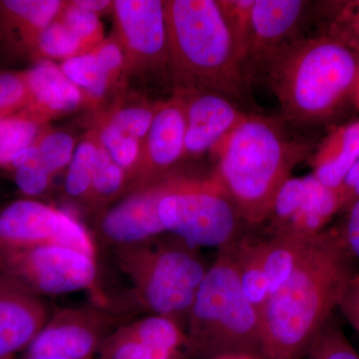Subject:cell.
<instances>
[{
  "label": "cell",
  "mask_w": 359,
  "mask_h": 359,
  "mask_svg": "<svg viewBox=\"0 0 359 359\" xmlns=\"http://www.w3.org/2000/svg\"><path fill=\"white\" fill-rule=\"evenodd\" d=\"M353 257L339 228L309 241L294 273L262 311V358H304L355 276Z\"/></svg>",
  "instance_id": "1"
},
{
  "label": "cell",
  "mask_w": 359,
  "mask_h": 359,
  "mask_svg": "<svg viewBox=\"0 0 359 359\" xmlns=\"http://www.w3.org/2000/svg\"><path fill=\"white\" fill-rule=\"evenodd\" d=\"M313 150L309 142L290 136L280 119L249 113L211 151L212 172L245 226L255 228L266 223L280 187Z\"/></svg>",
  "instance_id": "2"
},
{
  "label": "cell",
  "mask_w": 359,
  "mask_h": 359,
  "mask_svg": "<svg viewBox=\"0 0 359 359\" xmlns=\"http://www.w3.org/2000/svg\"><path fill=\"white\" fill-rule=\"evenodd\" d=\"M170 69L176 91H209L249 102L244 54L218 0L164 1Z\"/></svg>",
  "instance_id": "3"
},
{
  "label": "cell",
  "mask_w": 359,
  "mask_h": 359,
  "mask_svg": "<svg viewBox=\"0 0 359 359\" xmlns=\"http://www.w3.org/2000/svg\"><path fill=\"white\" fill-rule=\"evenodd\" d=\"M359 53L325 34L304 39L271 63L263 77L285 121L311 126L332 117L353 99Z\"/></svg>",
  "instance_id": "4"
},
{
  "label": "cell",
  "mask_w": 359,
  "mask_h": 359,
  "mask_svg": "<svg viewBox=\"0 0 359 359\" xmlns=\"http://www.w3.org/2000/svg\"><path fill=\"white\" fill-rule=\"evenodd\" d=\"M233 243L218 250L189 311L184 349L194 358L233 353L262 358L261 313L241 287Z\"/></svg>",
  "instance_id": "5"
},
{
  "label": "cell",
  "mask_w": 359,
  "mask_h": 359,
  "mask_svg": "<svg viewBox=\"0 0 359 359\" xmlns=\"http://www.w3.org/2000/svg\"><path fill=\"white\" fill-rule=\"evenodd\" d=\"M115 255L142 306L186 325L209 269L199 249L172 236H161L141 244L116 248Z\"/></svg>",
  "instance_id": "6"
},
{
  "label": "cell",
  "mask_w": 359,
  "mask_h": 359,
  "mask_svg": "<svg viewBox=\"0 0 359 359\" xmlns=\"http://www.w3.org/2000/svg\"><path fill=\"white\" fill-rule=\"evenodd\" d=\"M158 215L167 235L197 249L235 242L248 228L218 177L171 174Z\"/></svg>",
  "instance_id": "7"
},
{
  "label": "cell",
  "mask_w": 359,
  "mask_h": 359,
  "mask_svg": "<svg viewBox=\"0 0 359 359\" xmlns=\"http://www.w3.org/2000/svg\"><path fill=\"white\" fill-rule=\"evenodd\" d=\"M0 276L35 297L95 287L96 257L60 245L0 252Z\"/></svg>",
  "instance_id": "8"
},
{
  "label": "cell",
  "mask_w": 359,
  "mask_h": 359,
  "mask_svg": "<svg viewBox=\"0 0 359 359\" xmlns=\"http://www.w3.org/2000/svg\"><path fill=\"white\" fill-rule=\"evenodd\" d=\"M60 245L96 257L93 238L68 212L33 200H18L0 210V252Z\"/></svg>",
  "instance_id": "9"
},
{
  "label": "cell",
  "mask_w": 359,
  "mask_h": 359,
  "mask_svg": "<svg viewBox=\"0 0 359 359\" xmlns=\"http://www.w3.org/2000/svg\"><path fill=\"white\" fill-rule=\"evenodd\" d=\"M311 4L304 0H255L245 58L250 82L263 76L278 56L304 39L301 30Z\"/></svg>",
  "instance_id": "10"
},
{
  "label": "cell",
  "mask_w": 359,
  "mask_h": 359,
  "mask_svg": "<svg viewBox=\"0 0 359 359\" xmlns=\"http://www.w3.org/2000/svg\"><path fill=\"white\" fill-rule=\"evenodd\" d=\"M113 323L112 316L97 304L61 309L48 318L26 353L93 359L114 332Z\"/></svg>",
  "instance_id": "11"
},
{
  "label": "cell",
  "mask_w": 359,
  "mask_h": 359,
  "mask_svg": "<svg viewBox=\"0 0 359 359\" xmlns=\"http://www.w3.org/2000/svg\"><path fill=\"white\" fill-rule=\"evenodd\" d=\"M113 9L126 66L171 72L164 1L116 0Z\"/></svg>",
  "instance_id": "12"
},
{
  "label": "cell",
  "mask_w": 359,
  "mask_h": 359,
  "mask_svg": "<svg viewBox=\"0 0 359 359\" xmlns=\"http://www.w3.org/2000/svg\"><path fill=\"white\" fill-rule=\"evenodd\" d=\"M186 110L180 94L157 103L155 117L142 144L140 159L133 170L136 189L157 183L169 176L185 152Z\"/></svg>",
  "instance_id": "13"
},
{
  "label": "cell",
  "mask_w": 359,
  "mask_h": 359,
  "mask_svg": "<svg viewBox=\"0 0 359 359\" xmlns=\"http://www.w3.org/2000/svg\"><path fill=\"white\" fill-rule=\"evenodd\" d=\"M171 174L157 183L136 189L119 204L105 212L99 231L112 247L141 244L165 235L158 207L166 192Z\"/></svg>",
  "instance_id": "14"
},
{
  "label": "cell",
  "mask_w": 359,
  "mask_h": 359,
  "mask_svg": "<svg viewBox=\"0 0 359 359\" xmlns=\"http://www.w3.org/2000/svg\"><path fill=\"white\" fill-rule=\"evenodd\" d=\"M186 110L184 156L211 153L212 149L238 126L250 112L221 94L209 91H176Z\"/></svg>",
  "instance_id": "15"
},
{
  "label": "cell",
  "mask_w": 359,
  "mask_h": 359,
  "mask_svg": "<svg viewBox=\"0 0 359 359\" xmlns=\"http://www.w3.org/2000/svg\"><path fill=\"white\" fill-rule=\"evenodd\" d=\"M48 318L39 297L0 276V358L27 348Z\"/></svg>",
  "instance_id": "16"
},
{
  "label": "cell",
  "mask_w": 359,
  "mask_h": 359,
  "mask_svg": "<svg viewBox=\"0 0 359 359\" xmlns=\"http://www.w3.org/2000/svg\"><path fill=\"white\" fill-rule=\"evenodd\" d=\"M23 73L32 96V103L25 110L40 123L48 116L75 109L83 100L81 90L49 61Z\"/></svg>",
  "instance_id": "17"
},
{
  "label": "cell",
  "mask_w": 359,
  "mask_h": 359,
  "mask_svg": "<svg viewBox=\"0 0 359 359\" xmlns=\"http://www.w3.org/2000/svg\"><path fill=\"white\" fill-rule=\"evenodd\" d=\"M314 177L339 191L347 173L359 159V120L330 131L309 158Z\"/></svg>",
  "instance_id": "18"
},
{
  "label": "cell",
  "mask_w": 359,
  "mask_h": 359,
  "mask_svg": "<svg viewBox=\"0 0 359 359\" xmlns=\"http://www.w3.org/2000/svg\"><path fill=\"white\" fill-rule=\"evenodd\" d=\"M65 6L57 0L0 1V30L16 33L21 46L35 51L40 33L57 20Z\"/></svg>",
  "instance_id": "19"
},
{
  "label": "cell",
  "mask_w": 359,
  "mask_h": 359,
  "mask_svg": "<svg viewBox=\"0 0 359 359\" xmlns=\"http://www.w3.org/2000/svg\"><path fill=\"white\" fill-rule=\"evenodd\" d=\"M306 177V198L301 210L285 230L276 233L309 240L325 231L335 215L341 211L339 191L323 185L313 175Z\"/></svg>",
  "instance_id": "20"
},
{
  "label": "cell",
  "mask_w": 359,
  "mask_h": 359,
  "mask_svg": "<svg viewBox=\"0 0 359 359\" xmlns=\"http://www.w3.org/2000/svg\"><path fill=\"white\" fill-rule=\"evenodd\" d=\"M233 245L241 287L248 301L262 314L271 295L264 269V240L243 235Z\"/></svg>",
  "instance_id": "21"
},
{
  "label": "cell",
  "mask_w": 359,
  "mask_h": 359,
  "mask_svg": "<svg viewBox=\"0 0 359 359\" xmlns=\"http://www.w3.org/2000/svg\"><path fill=\"white\" fill-rule=\"evenodd\" d=\"M309 240L285 233H275L264 238V269L271 294L289 280Z\"/></svg>",
  "instance_id": "22"
},
{
  "label": "cell",
  "mask_w": 359,
  "mask_h": 359,
  "mask_svg": "<svg viewBox=\"0 0 359 359\" xmlns=\"http://www.w3.org/2000/svg\"><path fill=\"white\" fill-rule=\"evenodd\" d=\"M123 330L143 344L162 351L181 353L187 344L186 330L183 325L170 316L151 314L123 325Z\"/></svg>",
  "instance_id": "23"
},
{
  "label": "cell",
  "mask_w": 359,
  "mask_h": 359,
  "mask_svg": "<svg viewBox=\"0 0 359 359\" xmlns=\"http://www.w3.org/2000/svg\"><path fill=\"white\" fill-rule=\"evenodd\" d=\"M40 125L25 110L0 119V168H8L21 151L36 141Z\"/></svg>",
  "instance_id": "24"
},
{
  "label": "cell",
  "mask_w": 359,
  "mask_h": 359,
  "mask_svg": "<svg viewBox=\"0 0 359 359\" xmlns=\"http://www.w3.org/2000/svg\"><path fill=\"white\" fill-rule=\"evenodd\" d=\"M325 18L323 34L359 53V0L320 4Z\"/></svg>",
  "instance_id": "25"
},
{
  "label": "cell",
  "mask_w": 359,
  "mask_h": 359,
  "mask_svg": "<svg viewBox=\"0 0 359 359\" xmlns=\"http://www.w3.org/2000/svg\"><path fill=\"white\" fill-rule=\"evenodd\" d=\"M65 76L92 99L101 98L112 80L91 51L66 59L61 65Z\"/></svg>",
  "instance_id": "26"
},
{
  "label": "cell",
  "mask_w": 359,
  "mask_h": 359,
  "mask_svg": "<svg viewBox=\"0 0 359 359\" xmlns=\"http://www.w3.org/2000/svg\"><path fill=\"white\" fill-rule=\"evenodd\" d=\"M97 151L98 138L82 141L75 149L65 178V190L70 197L89 200Z\"/></svg>",
  "instance_id": "27"
},
{
  "label": "cell",
  "mask_w": 359,
  "mask_h": 359,
  "mask_svg": "<svg viewBox=\"0 0 359 359\" xmlns=\"http://www.w3.org/2000/svg\"><path fill=\"white\" fill-rule=\"evenodd\" d=\"M8 168L14 172L16 186L28 197L43 194L50 186L53 178L42 166L39 150L34 143L21 151Z\"/></svg>",
  "instance_id": "28"
},
{
  "label": "cell",
  "mask_w": 359,
  "mask_h": 359,
  "mask_svg": "<svg viewBox=\"0 0 359 359\" xmlns=\"http://www.w3.org/2000/svg\"><path fill=\"white\" fill-rule=\"evenodd\" d=\"M306 193V177H290L276 194L268 219L271 235L280 233L297 216L304 204Z\"/></svg>",
  "instance_id": "29"
},
{
  "label": "cell",
  "mask_w": 359,
  "mask_h": 359,
  "mask_svg": "<svg viewBox=\"0 0 359 359\" xmlns=\"http://www.w3.org/2000/svg\"><path fill=\"white\" fill-rule=\"evenodd\" d=\"M98 355L99 359H181L182 354L149 346L121 327L104 340Z\"/></svg>",
  "instance_id": "30"
},
{
  "label": "cell",
  "mask_w": 359,
  "mask_h": 359,
  "mask_svg": "<svg viewBox=\"0 0 359 359\" xmlns=\"http://www.w3.org/2000/svg\"><path fill=\"white\" fill-rule=\"evenodd\" d=\"M126 181L127 172L111 159L107 151L98 140V151L89 200L95 204L110 201L121 192Z\"/></svg>",
  "instance_id": "31"
},
{
  "label": "cell",
  "mask_w": 359,
  "mask_h": 359,
  "mask_svg": "<svg viewBox=\"0 0 359 359\" xmlns=\"http://www.w3.org/2000/svg\"><path fill=\"white\" fill-rule=\"evenodd\" d=\"M302 359H359V353L332 316Z\"/></svg>",
  "instance_id": "32"
},
{
  "label": "cell",
  "mask_w": 359,
  "mask_h": 359,
  "mask_svg": "<svg viewBox=\"0 0 359 359\" xmlns=\"http://www.w3.org/2000/svg\"><path fill=\"white\" fill-rule=\"evenodd\" d=\"M34 144L42 166L52 177L63 168L69 166L76 149L71 135L61 131L40 133Z\"/></svg>",
  "instance_id": "33"
},
{
  "label": "cell",
  "mask_w": 359,
  "mask_h": 359,
  "mask_svg": "<svg viewBox=\"0 0 359 359\" xmlns=\"http://www.w3.org/2000/svg\"><path fill=\"white\" fill-rule=\"evenodd\" d=\"M35 51L46 57L65 60L84 53L81 40L58 18L40 33Z\"/></svg>",
  "instance_id": "34"
},
{
  "label": "cell",
  "mask_w": 359,
  "mask_h": 359,
  "mask_svg": "<svg viewBox=\"0 0 359 359\" xmlns=\"http://www.w3.org/2000/svg\"><path fill=\"white\" fill-rule=\"evenodd\" d=\"M98 140L118 166L125 171H133L136 168L143 144L140 140L120 131L109 123L104 125Z\"/></svg>",
  "instance_id": "35"
},
{
  "label": "cell",
  "mask_w": 359,
  "mask_h": 359,
  "mask_svg": "<svg viewBox=\"0 0 359 359\" xmlns=\"http://www.w3.org/2000/svg\"><path fill=\"white\" fill-rule=\"evenodd\" d=\"M58 20L81 40L84 53L93 50L102 39V26L98 15L84 11L71 2L65 4Z\"/></svg>",
  "instance_id": "36"
},
{
  "label": "cell",
  "mask_w": 359,
  "mask_h": 359,
  "mask_svg": "<svg viewBox=\"0 0 359 359\" xmlns=\"http://www.w3.org/2000/svg\"><path fill=\"white\" fill-rule=\"evenodd\" d=\"M30 103L25 73L0 72V119L20 113Z\"/></svg>",
  "instance_id": "37"
},
{
  "label": "cell",
  "mask_w": 359,
  "mask_h": 359,
  "mask_svg": "<svg viewBox=\"0 0 359 359\" xmlns=\"http://www.w3.org/2000/svg\"><path fill=\"white\" fill-rule=\"evenodd\" d=\"M156 109L157 103L121 108L110 116L107 123L143 143L152 125Z\"/></svg>",
  "instance_id": "38"
},
{
  "label": "cell",
  "mask_w": 359,
  "mask_h": 359,
  "mask_svg": "<svg viewBox=\"0 0 359 359\" xmlns=\"http://www.w3.org/2000/svg\"><path fill=\"white\" fill-rule=\"evenodd\" d=\"M218 1L245 59L250 37V16H252L255 0H218Z\"/></svg>",
  "instance_id": "39"
},
{
  "label": "cell",
  "mask_w": 359,
  "mask_h": 359,
  "mask_svg": "<svg viewBox=\"0 0 359 359\" xmlns=\"http://www.w3.org/2000/svg\"><path fill=\"white\" fill-rule=\"evenodd\" d=\"M91 52L98 59L99 63L111 80L119 76L121 71L126 67L124 52L118 42L113 40L101 42Z\"/></svg>",
  "instance_id": "40"
},
{
  "label": "cell",
  "mask_w": 359,
  "mask_h": 359,
  "mask_svg": "<svg viewBox=\"0 0 359 359\" xmlns=\"http://www.w3.org/2000/svg\"><path fill=\"white\" fill-rule=\"evenodd\" d=\"M339 309L347 323L359 332V276H354L340 299Z\"/></svg>",
  "instance_id": "41"
},
{
  "label": "cell",
  "mask_w": 359,
  "mask_h": 359,
  "mask_svg": "<svg viewBox=\"0 0 359 359\" xmlns=\"http://www.w3.org/2000/svg\"><path fill=\"white\" fill-rule=\"evenodd\" d=\"M346 212V224L340 229V231L347 249L354 257L359 259V200Z\"/></svg>",
  "instance_id": "42"
},
{
  "label": "cell",
  "mask_w": 359,
  "mask_h": 359,
  "mask_svg": "<svg viewBox=\"0 0 359 359\" xmlns=\"http://www.w3.org/2000/svg\"><path fill=\"white\" fill-rule=\"evenodd\" d=\"M341 211H347L359 200V159L347 173L339 188Z\"/></svg>",
  "instance_id": "43"
},
{
  "label": "cell",
  "mask_w": 359,
  "mask_h": 359,
  "mask_svg": "<svg viewBox=\"0 0 359 359\" xmlns=\"http://www.w3.org/2000/svg\"><path fill=\"white\" fill-rule=\"evenodd\" d=\"M72 4L97 15L109 7H113V2L109 0H76V1H72Z\"/></svg>",
  "instance_id": "44"
},
{
  "label": "cell",
  "mask_w": 359,
  "mask_h": 359,
  "mask_svg": "<svg viewBox=\"0 0 359 359\" xmlns=\"http://www.w3.org/2000/svg\"><path fill=\"white\" fill-rule=\"evenodd\" d=\"M212 359H263L259 356L252 355V354L244 353H233V354H224V355L217 356V358Z\"/></svg>",
  "instance_id": "45"
},
{
  "label": "cell",
  "mask_w": 359,
  "mask_h": 359,
  "mask_svg": "<svg viewBox=\"0 0 359 359\" xmlns=\"http://www.w3.org/2000/svg\"><path fill=\"white\" fill-rule=\"evenodd\" d=\"M22 359H67V358H58V356L40 355V354L25 353V358H23Z\"/></svg>",
  "instance_id": "46"
},
{
  "label": "cell",
  "mask_w": 359,
  "mask_h": 359,
  "mask_svg": "<svg viewBox=\"0 0 359 359\" xmlns=\"http://www.w3.org/2000/svg\"><path fill=\"white\" fill-rule=\"evenodd\" d=\"M353 100L355 104L356 108L359 110V73L358 77V81H356L355 88H354Z\"/></svg>",
  "instance_id": "47"
},
{
  "label": "cell",
  "mask_w": 359,
  "mask_h": 359,
  "mask_svg": "<svg viewBox=\"0 0 359 359\" xmlns=\"http://www.w3.org/2000/svg\"><path fill=\"white\" fill-rule=\"evenodd\" d=\"M0 359H15L14 356H4V358H0Z\"/></svg>",
  "instance_id": "48"
}]
</instances>
